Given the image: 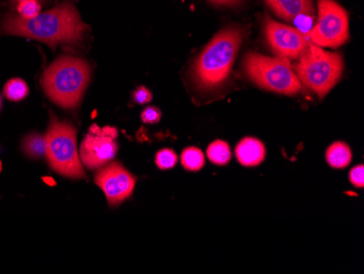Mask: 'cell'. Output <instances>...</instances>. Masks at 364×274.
<instances>
[{"mask_svg": "<svg viewBox=\"0 0 364 274\" xmlns=\"http://www.w3.org/2000/svg\"><path fill=\"white\" fill-rule=\"evenodd\" d=\"M21 149L28 159H42L46 153V138L38 132L26 135L22 139Z\"/></svg>", "mask_w": 364, "mask_h": 274, "instance_id": "14", "label": "cell"}, {"mask_svg": "<svg viewBox=\"0 0 364 274\" xmlns=\"http://www.w3.org/2000/svg\"><path fill=\"white\" fill-rule=\"evenodd\" d=\"M178 157L171 149H163L156 154L155 163L161 169H171L177 164Z\"/></svg>", "mask_w": 364, "mask_h": 274, "instance_id": "18", "label": "cell"}, {"mask_svg": "<svg viewBox=\"0 0 364 274\" xmlns=\"http://www.w3.org/2000/svg\"><path fill=\"white\" fill-rule=\"evenodd\" d=\"M318 20L308 34L313 44L337 48L349 38L348 14L335 0H318Z\"/></svg>", "mask_w": 364, "mask_h": 274, "instance_id": "7", "label": "cell"}, {"mask_svg": "<svg viewBox=\"0 0 364 274\" xmlns=\"http://www.w3.org/2000/svg\"><path fill=\"white\" fill-rule=\"evenodd\" d=\"M46 157L49 167L71 179H85V173L77 146V130L68 122L50 116L46 135Z\"/></svg>", "mask_w": 364, "mask_h": 274, "instance_id": "4", "label": "cell"}, {"mask_svg": "<svg viewBox=\"0 0 364 274\" xmlns=\"http://www.w3.org/2000/svg\"><path fill=\"white\" fill-rule=\"evenodd\" d=\"M349 179L351 184L355 187L363 188L364 185V169L363 165H358L353 167L349 174Z\"/></svg>", "mask_w": 364, "mask_h": 274, "instance_id": "22", "label": "cell"}, {"mask_svg": "<svg viewBox=\"0 0 364 274\" xmlns=\"http://www.w3.org/2000/svg\"><path fill=\"white\" fill-rule=\"evenodd\" d=\"M1 108H3V98L0 95V110H1Z\"/></svg>", "mask_w": 364, "mask_h": 274, "instance_id": "26", "label": "cell"}, {"mask_svg": "<svg viewBox=\"0 0 364 274\" xmlns=\"http://www.w3.org/2000/svg\"><path fill=\"white\" fill-rule=\"evenodd\" d=\"M203 152L198 148H187L181 154V164L188 171L198 172L204 167Z\"/></svg>", "mask_w": 364, "mask_h": 274, "instance_id": "17", "label": "cell"}, {"mask_svg": "<svg viewBox=\"0 0 364 274\" xmlns=\"http://www.w3.org/2000/svg\"><path fill=\"white\" fill-rule=\"evenodd\" d=\"M14 5H19L20 3H22V1H26V0H10Z\"/></svg>", "mask_w": 364, "mask_h": 274, "instance_id": "25", "label": "cell"}, {"mask_svg": "<svg viewBox=\"0 0 364 274\" xmlns=\"http://www.w3.org/2000/svg\"><path fill=\"white\" fill-rule=\"evenodd\" d=\"M208 157L210 162L216 165H226L230 162L231 151L225 141L216 140L208 148Z\"/></svg>", "mask_w": 364, "mask_h": 274, "instance_id": "15", "label": "cell"}, {"mask_svg": "<svg viewBox=\"0 0 364 274\" xmlns=\"http://www.w3.org/2000/svg\"><path fill=\"white\" fill-rule=\"evenodd\" d=\"M91 80L89 63L81 58L63 56L44 71L43 90L50 101L65 110L77 107Z\"/></svg>", "mask_w": 364, "mask_h": 274, "instance_id": "3", "label": "cell"}, {"mask_svg": "<svg viewBox=\"0 0 364 274\" xmlns=\"http://www.w3.org/2000/svg\"><path fill=\"white\" fill-rule=\"evenodd\" d=\"M0 31L7 36L32 38L52 47L59 44L77 46L83 40L87 26L80 19L75 8L65 3L30 19L18 14H5Z\"/></svg>", "mask_w": 364, "mask_h": 274, "instance_id": "1", "label": "cell"}, {"mask_svg": "<svg viewBox=\"0 0 364 274\" xmlns=\"http://www.w3.org/2000/svg\"><path fill=\"white\" fill-rule=\"evenodd\" d=\"M141 118H142V122H145V124H157L161 120V112L159 108L150 106V107L145 108L143 110Z\"/></svg>", "mask_w": 364, "mask_h": 274, "instance_id": "21", "label": "cell"}, {"mask_svg": "<svg viewBox=\"0 0 364 274\" xmlns=\"http://www.w3.org/2000/svg\"><path fill=\"white\" fill-rule=\"evenodd\" d=\"M353 159V153L345 142H335L326 152V161L334 169H345Z\"/></svg>", "mask_w": 364, "mask_h": 274, "instance_id": "13", "label": "cell"}, {"mask_svg": "<svg viewBox=\"0 0 364 274\" xmlns=\"http://www.w3.org/2000/svg\"><path fill=\"white\" fill-rule=\"evenodd\" d=\"M16 11L20 17L30 19L41 14V5L38 0H26L16 5Z\"/></svg>", "mask_w": 364, "mask_h": 274, "instance_id": "19", "label": "cell"}, {"mask_svg": "<svg viewBox=\"0 0 364 274\" xmlns=\"http://www.w3.org/2000/svg\"><path fill=\"white\" fill-rule=\"evenodd\" d=\"M243 33L240 26H228L208 43L192 71L193 83L198 89L208 91L224 83L234 65Z\"/></svg>", "mask_w": 364, "mask_h": 274, "instance_id": "2", "label": "cell"}, {"mask_svg": "<svg viewBox=\"0 0 364 274\" xmlns=\"http://www.w3.org/2000/svg\"><path fill=\"white\" fill-rule=\"evenodd\" d=\"M265 147L261 141L255 138H245L239 142L236 148V157L243 167H257L265 159Z\"/></svg>", "mask_w": 364, "mask_h": 274, "instance_id": "12", "label": "cell"}, {"mask_svg": "<svg viewBox=\"0 0 364 274\" xmlns=\"http://www.w3.org/2000/svg\"><path fill=\"white\" fill-rule=\"evenodd\" d=\"M210 3L222 6H236L240 3L241 0H210Z\"/></svg>", "mask_w": 364, "mask_h": 274, "instance_id": "24", "label": "cell"}, {"mask_svg": "<svg viewBox=\"0 0 364 274\" xmlns=\"http://www.w3.org/2000/svg\"><path fill=\"white\" fill-rule=\"evenodd\" d=\"M245 75L262 89L294 95L301 91V83L285 57H267L249 53L245 59Z\"/></svg>", "mask_w": 364, "mask_h": 274, "instance_id": "6", "label": "cell"}, {"mask_svg": "<svg viewBox=\"0 0 364 274\" xmlns=\"http://www.w3.org/2000/svg\"><path fill=\"white\" fill-rule=\"evenodd\" d=\"M4 94L9 101L20 102L28 95V87L24 80L14 78L6 83Z\"/></svg>", "mask_w": 364, "mask_h": 274, "instance_id": "16", "label": "cell"}, {"mask_svg": "<svg viewBox=\"0 0 364 274\" xmlns=\"http://www.w3.org/2000/svg\"><path fill=\"white\" fill-rule=\"evenodd\" d=\"M343 61L341 55L326 52L316 44H309L296 66L300 83L316 92L320 99L326 96L341 79Z\"/></svg>", "mask_w": 364, "mask_h": 274, "instance_id": "5", "label": "cell"}, {"mask_svg": "<svg viewBox=\"0 0 364 274\" xmlns=\"http://www.w3.org/2000/svg\"><path fill=\"white\" fill-rule=\"evenodd\" d=\"M292 21H294L296 30L306 36H308V34L310 33V31L312 30L313 26L316 24V20L313 18L312 14H298L296 17L294 18Z\"/></svg>", "mask_w": 364, "mask_h": 274, "instance_id": "20", "label": "cell"}, {"mask_svg": "<svg viewBox=\"0 0 364 274\" xmlns=\"http://www.w3.org/2000/svg\"><path fill=\"white\" fill-rule=\"evenodd\" d=\"M95 183L103 190L108 204L116 206L132 195L136 179L119 163L112 162L96 173Z\"/></svg>", "mask_w": 364, "mask_h": 274, "instance_id": "9", "label": "cell"}, {"mask_svg": "<svg viewBox=\"0 0 364 274\" xmlns=\"http://www.w3.org/2000/svg\"><path fill=\"white\" fill-rule=\"evenodd\" d=\"M264 32L272 51L278 57L296 59L304 54L309 43L304 34L290 26L278 23L267 18Z\"/></svg>", "mask_w": 364, "mask_h": 274, "instance_id": "10", "label": "cell"}, {"mask_svg": "<svg viewBox=\"0 0 364 274\" xmlns=\"http://www.w3.org/2000/svg\"><path fill=\"white\" fill-rule=\"evenodd\" d=\"M134 101L138 104H149L151 101H152V93H151L150 90L146 89L144 87L138 88L136 91L134 92Z\"/></svg>", "mask_w": 364, "mask_h": 274, "instance_id": "23", "label": "cell"}, {"mask_svg": "<svg viewBox=\"0 0 364 274\" xmlns=\"http://www.w3.org/2000/svg\"><path fill=\"white\" fill-rule=\"evenodd\" d=\"M117 129L112 127L90 128L80 148L82 164L90 169H101L116 157L118 152Z\"/></svg>", "mask_w": 364, "mask_h": 274, "instance_id": "8", "label": "cell"}, {"mask_svg": "<svg viewBox=\"0 0 364 274\" xmlns=\"http://www.w3.org/2000/svg\"><path fill=\"white\" fill-rule=\"evenodd\" d=\"M278 17L292 21L298 14H314L313 0H267Z\"/></svg>", "mask_w": 364, "mask_h": 274, "instance_id": "11", "label": "cell"}]
</instances>
